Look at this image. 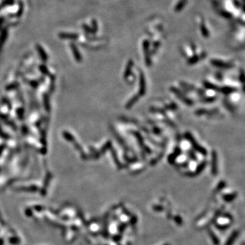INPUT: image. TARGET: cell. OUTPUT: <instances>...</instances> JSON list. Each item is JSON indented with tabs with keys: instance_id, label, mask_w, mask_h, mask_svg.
Returning <instances> with one entry per match:
<instances>
[{
	"instance_id": "obj_1",
	"label": "cell",
	"mask_w": 245,
	"mask_h": 245,
	"mask_svg": "<svg viewBox=\"0 0 245 245\" xmlns=\"http://www.w3.org/2000/svg\"><path fill=\"white\" fill-rule=\"evenodd\" d=\"M200 28H201V30L202 31L203 33L205 34V35H207V34H208V30L206 29V27H205V25H204V24H201Z\"/></svg>"
}]
</instances>
